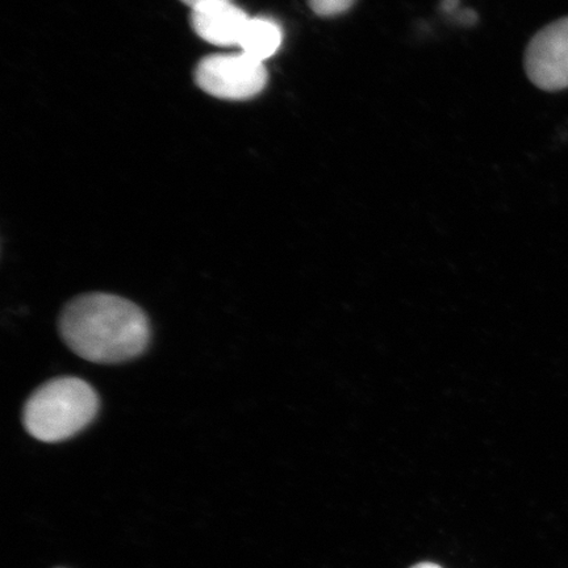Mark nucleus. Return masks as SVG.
Masks as SVG:
<instances>
[{
	"mask_svg": "<svg viewBox=\"0 0 568 568\" xmlns=\"http://www.w3.org/2000/svg\"><path fill=\"white\" fill-rule=\"evenodd\" d=\"M60 333L77 355L102 365L139 357L151 339V326L139 305L101 293L71 301L60 317Z\"/></svg>",
	"mask_w": 568,
	"mask_h": 568,
	"instance_id": "nucleus-1",
	"label": "nucleus"
},
{
	"mask_svg": "<svg viewBox=\"0 0 568 568\" xmlns=\"http://www.w3.org/2000/svg\"><path fill=\"white\" fill-rule=\"evenodd\" d=\"M98 410L99 397L88 382L62 376L34 390L26 403L23 423L39 442L61 443L87 428Z\"/></svg>",
	"mask_w": 568,
	"mask_h": 568,
	"instance_id": "nucleus-2",
	"label": "nucleus"
},
{
	"mask_svg": "<svg viewBox=\"0 0 568 568\" xmlns=\"http://www.w3.org/2000/svg\"><path fill=\"white\" fill-rule=\"evenodd\" d=\"M267 80L264 62L244 53L205 57L195 70L197 87L226 101H246L258 95Z\"/></svg>",
	"mask_w": 568,
	"mask_h": 568,
	"instance_id": "nucleus-3",
	"label": "nucleus"
},
{
	"mask_svg": "<svg viewBox=\"0 0 568 568\" xmlns=\"http://www.w3.org/2000/svg\"><path fill=\"white\" fill-rule=\"evenodd\" d=\"M524 65L538 89L559 91L568 88V17L535 34L525 52Z\"/></svg>",
	"mask_w": 568,
	"mask_h": 568,
	"instance_id": "nucleus-4",
	"label": "nucleus"
},
{
	"mask_svg": "<svg viewBox=\"0 0 568 568\" xmlns=\"http://www.w3.org/2000/svg\"><path fill=\"white\" fill-rule=\"evenodd\" d=\"M248 19L232 0H211L191 13V24L199 38L217 47L239 45Z\"/></svg>",
	"mask_w": 568,
	"mask_h": 568,
	"instance_id": "nucleus-5",
	"label": "nucleus"
},
{
	"mask_svg": "<svg viewBox=\"0 0 568 568\" xmlns=\"http://www.w3.org/2000/svg\"><path fill=\"white\" fill-rule=\"evenodd\" d=\"M283 32L276 21L268 18H251L239 47L244 54L260 62L273 57L282 45Z\"/></svg>",
	"mask_w": 568,
	"mask_h": 568,
	"instance_id": "nucleus-6",
	"label": "nucleus"
},
{
	"mask_svg": "<svg viewBox=\"0 0 568 568\" xmlns=\"http://www.w3.org/2000/svg\"><path fill=\"white\" fill-rule=\"evenodd\" d=\"M354 3L355 0H308L311 10L322 18L343 16Z\"/></svg>",
	"mask_w": 568,
	"mask_h": 568,
	"instance_id": "nucleus-7",
	"label": "nucleus"
},
{
	"mask_svg": "<svg viewBox=\"0 0 568 568\" xmlns=\"http://www.w3.org/2000/svg\"><path fill=\"white\" fill-rule=\"evenodd\" d=\"M458 6H459V0H443V10L445 12L457 11Z\"/></svg>",
	"mask_w": 568,
	"mask_h": 568,
	"instance_id": "nucleus-8",
	"label": "nucleus"
},
{
	"mask_svg": "<svg viewBox=\"0 0 568 568\" xmlns=\"http://www.w3.org/2000/svg\"><path fill=\"white\" fill-rule=\"evenodd\" d=\"M475 20H477V17H475V12H473L470 10H466V11H464V13H462V17H460L462 23L473 24V23H475Z\"/></svg>",
	"mask_w": 568,
	"mask_h": 568,
	"instance_id": "nucleus-9",
	"label": "nucleus"
},
{
	"mask_svg": "<svg viewBox=\"0 0 568 568\" xmlns=\"http://www.w3.org/2000/svg\"><path fill=\"white\" fill-rule=\"evenodd\" d=\"M182 2L184 4L191 7V10H194V9H196L197 6L211 2V0H182Z\"/></svg>",
	"mask_w": 568,
	"mask_h": 568,
	"instance_id": "nucleus-10",
	"label": "nucleus"
},
{
	"mask_svg": "<svg viewBox=\"0 0 568 568\" xmlns=\"http://www.w3.org/2000/svg\"><path fill=\"white\" fill-rule=\"evenodd\" d=\"M410 568H442L435 564H418L414 567H410Z\"/></svg>",
	"mask_w": 568,
	"mask_h": 568,
	"instance_id": "nucleus-11",
	"label": "nucleus"
}]
</instances>
